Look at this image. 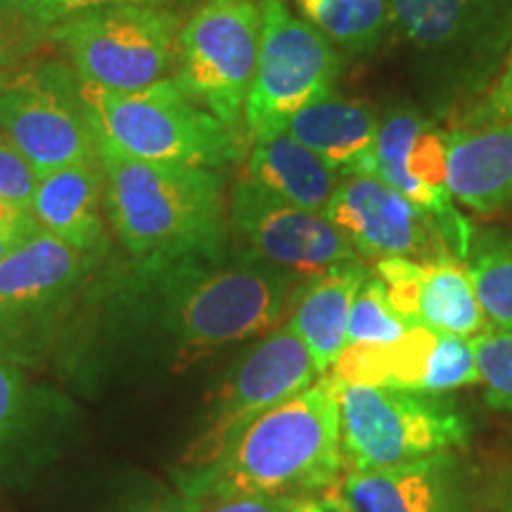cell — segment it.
<instances>
[{
    "label": "cell",
    "instance_id": "74e56055",
    "mask_svg": "<svg viewBox=\"0 0 512 512\" xmlns=\"http://www.w3.org/2000/svg\"><path fill=\"white\" fill-rule=\"evenodd\" d=\"M508 512H512V505H510V510H508Z\"/></svg>",
    "mask_w": 512,
    "mask_h": 512
},
{
    "label": "cell",
    "instance_id": "83f0119b",
    "mask_svg": "<svg viewBox=\"0 0 512 512\" xmlns=\"http://www.w3.org/2000/svg\"><path fill=\"white\" fill-rule=\"evenodd\" d=\"M197 0H17L19 10L29 17L36 29L48 36V31L62 24L64 19L81 15L86 10L105 8V5H147V8L185 10Z\"/></svg>",
    "mask_w": 512,
    "mask_h": 512
},
{
    "label": "cell",
    "instance_id": "ffe728a7",
    "mask_svg": "<svg viewBox=\"0 0 512 512\" xmlns=\"http://www.w3.org/2000/svg\"><path fill=\"white\" fill-rule=\"evenodd\" d=\"M285 131L344 176L375 174L380 121L366 102L328 93L304 107Z\"/></svg>",
    "mask_w": 512,
    "mask_h": 512
},
{
    "label": "cell",
    "instance_id": "7402d4cb",
    "mask_svg": "<svg viewBox=\"0 0 512 512\" xmlns=\"http://www.w3.org/2000/svg\"><path fill=\"white\" fill-rule=\"evenodd\" d=\"M370 271L361 261L344 264L316 275L304 287L287 325L297 332L309 354L325 375L347 349V328L354 294Z\"/></svg>",
    "mask_w": 512,
    "mask_h": 512
},
{
    "label": "cell",
    "instance_id": "603a6c76",
    "mask_svg": "<svg viewBox=\"0 0 512 512\" xmlns=\"http://www.w3.org/2000/svg\"><path fill=\"white\" fill-rule=\"evenodd\" d=\"M484 5L486 0H389V15L415 46L444 48L475 29Z\"/></svg>",
    "mask_w": 512,
    "mask_h": 512
},
{
    "label": "cell",
    "instance_id": "e0dca14e",
    "mask_svg": "<svg viewBox=\"0 0 512 512\" xmlns=\"http://www.w3.org/2000/svg\"><path fill=\"white\" fill-rule=\"evenodd\" d=\"M95 256L38 230L0 261V320L60 302L93 266Z\"/></svg>",
    "mask_w": 512,
    "mask_h": 512
},
{
    "label": "cell",
    "instance_id": "4fadbf2b",
    "mask_svg": "<svg viewBox=\"0 0 512 512\" xmlns=\"http://www.w3.org/2000/svg\"><path fill=\"white\" fill-rule=\"evenodd\" d=\"M375 176L432 214L448 252L465 259L472 247V226L453 204L446 174V143L430 121L413 112L389 114L377 133Z\"/></svg>",
    "mask_w": 512,
    "mask_h": 512
},
{
    "label": "cell",
    "instance_id": "4316f807",
    "mask_svg": "<svg viewBox=\"0 0 512 512\" xmlns=\"http://www.w3.org/2000/svg\"><path fill=\"white\" fill-rule=\"evenodd\" d=\"M470 342L475 349L486 403L496 411L512 415V330H486Z\"/></svg>",
    "mask_w": 512,
    "mask_h": 512
},
{
    "label": "cell",
    "instance_id": "cb8c5ba5",
    "mask_svg": "<svg viewBox=\"0 0 512 512\" xmlns=\"http://www.w3.org/2000/svg\"><path fill=\"white\" fill-rule=\"evenodd\" d=\"M304 19L328 41L347 48H366L382 34L389 0H294Z\"/></svg>",
    "mask_w": 512,
    "mask_h": 512
},
{
    "label": "cell",
    "instance_id": "7c38bea8",
    "mask_svg": "<svg viewBox=\"0 0 512 512\" xmlns=\"http://www.w3.org/2000/svg\"><path fill=\"white\" fill-rule=\"evenodd\" d=\"M325 375L337 382L422 394H444L479 382L470 339L422 325H413L392 344H349Z\"/></svg>",
    "mask_w": 512,
    "mask_h": 512
},
{
    "label": "cell",
    "instance_id": "5b68a950",
    "mask_svg": "<svg viewBox=\"0 0 512 512\" xmlns=\"http://www.w3.org/2000/svg\"><path fill=\"white\" fill-rule=\"evenodd\" d=\"M323 377L337 399L342 456L349 470L415 463L453 453L470 441L465 415L437 394Z\"/></svg>",
    "mask_w": 512,
    "mask_h": 512
},
{
    "label": "cell",
    "instance_id": "5bb4252c",
    "mask_svg": "<svg viewBox=\"0 0 512 512\" xmlns=\"http://www.w3.org/2000/svg\"><path fill=\"white\" fill-rule=\"evenodd\" d=\"M323 214L347 235L358 256L380 261L451 254L437 219L375 174L344 176Z\"/></svg>",
    "mask_w": 512,
    "mask_h": 512
},
{
    "label": "cell",
    "instance_id": "d6986e66",
    "mask_svg": "<svg viewBox=\"0 0 512 512\" xmlns=\"http://www.w3.org/2000/svg\"><path fill=\"white\" fill-rule=\"evenodd\" d=\"M453 200L491 214L512 204V121L444 133Z\"/></svg>",
    "mask_w": 512,
    "mask_h": 512
},
{
    "label": "cell",
    "instance_id": "3957f363",
    "mask_svg": "<svg viewBox=\"0 0 512 512\" xmlns=\"http://www.w3.org/2000/svg\"><path fill=\"white\" fill-rule=\"evenodd\" d=\"M147 268L164 325L188 356L271 330L290 306L299 278L252 249L240 256H183Z\"/></svg>",
    "mask_w": 512,
    "mask_h": 512
},
{
    "label": "cell",
    "instance_id": "d590c367",
    "mask_svg": "<svg viewBox=\"0 0 512 512\" xmlns=\"http://www.w3.org/2000/svg\"><path fill=\"white\" fill-rule=\"evenodd\" d=\"M202 503L195 501L190 496H169V498H159V501H152L143 505V508L133 510V512H200Z\"/></svg>",
    "mask_w": 512,
    "mask_h": 512
},
{
    "label": "cell",
    "instance_id": "e575fe53",
    "mask_svg": "<svg viewBox=\"0 0 512 512\" xmlns=\"http://www.w3.org/2000/svg\"><path fill=\"white\" fill-rule=\"evenodd\" d=\"M41 230L29 209L0 200V233H36Z\"/></svg>",
    "mask_w": 512,
    "mask_h": 512
},
{
    "label": "cell",
    "instance_id": "8fae6325",
    "mask_svg": "<svg viewBox=\"0 0 512 512\" xmlns=\"http://www.w3.org/2000/svg\"><path fill=\"white\" fill-rule=\"evenodd\" d=\"M228 226L254 254L294 275H316L361 256L325 214L297 207L245 176L228 200Z\"/></svg>",
    "mask_w": 512,
    "mask_h": 512
},
{
    "label": "cell",
    "instance_id": "836d02e7",
    "mask_svg": "<svg viewBox=\"0 0 512 512\" xmlns=\"http://www.w3.org/2000/svg\"><path fill=\"white\" fill-rule=\"evenodd\" d=\"M200 512H285L283 503L264 501V498H223V501L204 503Z\"/></svg>",
    "mask_w": 512,
    "mask_h": 512
},
{
    "label": "cell",
    "instance_id": "ba28073f",
    "mask_svg": "<svg viewBox=\"0 0 512 512\" xmlns=\"http://www.w3.org/2000/svg\"><path fill=\"white\" fill-rule=\"evenodd\" d=\"M0 133L38 176L95 157L81 81L57 60H24L0 69Z\"/></svg>",
    "mask_w": 512,
    "mask_h": 512
},
{
    "label": "cell",
    "instance_id": "484cf974",
    "mask_svg": "<svg viewBox=\"0 0 512 512\" xmlns=\"http://www.w3.org/2000/svg\"><path fill=\"white\" fill-rule=\"evenodd\" d=\"M411 328L413 325L401 318L389 302L382 280L370 271L351 302L347 347L349 344H392Z\"/></svg>",
    "mask_w": 512,
    "mask_h": 512
},
{
    "label": "cell",
    "instance_id": "7a4b0ae2",
    "mask_svg": "<svg viewBox=\"0 0 512 512\" xmlns=\"http://www.w3.org/2000/svg\"><path fill=\"white\" fill-rule=\"evenodd\" d=\"M95 138L114 233L147 266L226 252V181L216 169L145 162Z\"/></svg>",
    "mask_w": 512,
    "mask_h": 512
},
{
    "label": "cell",
    "instance_id": "277c9868",
    "mask_svg": "<svg viewBox=\"0 0 512 512\" xmlns=\"http://www.w3.org/2000/svg\"><path fill=\"white\" fill-rule=\"evenodd\" d=\"M98 136L145 162L223 169L242 157L245 138L197 105L174 79L138 93H107L81 86Z\"/></svg>",
    "mask_w": 512,
    "mask_h": 512
},
{
    "label": "cell",
    "instance_id": "f1b7e54d",
    "mask_svg": "<svg viewBox=\"0 0 512 512\" xmlns=\"http://www.w3.org/2000/svg\"><path fill=\"white\" fill-rule=\"evenodd\" d=\"M43 36L46 34L19 10L17 0H0V69L29 60Z\"/></svg>",
    "mask_w": 512,
    "mask_h": 512
},
{
    "label": "cell",
    "instance_id": "2e32d148",
    "mask_svg": "<svg viewBox=\"0 0 512 512\" xmlns=\"http://www.w3.org/2000/svg\"><path fill=\"white\" fill-rule=\"evenodd\" d=\"M335 491L349 512H463L453 453L384 470H347Z\"/></svg>",
    "mask_w": 512,
    "mask_h": 512
},
{
    "label": "cell",
    "instance_id": "1f68e13d",
    "mask_svg": "<svg viewBox=\"0 0 512 512\" xmlns=\"http://www.w3.org/2000/svg\"><path fill=\"white\" fill-rule=\"evenodd\" d=\"M19 408H22V375L0 356V448L15 430Z\"/></svg>",
    "mask_w": 512,
    "mask_h": 512
},
{
    "label": "cell",
    "instance_id": "9c48e42d",
    "mask_svg": "<svg viewBox=\"0 0 512 512\" xmlns=\"http://www.w3.org/2000/svg\"><path fill=\"white\" fill-rule=\"evenodd\" d=\"M261 43L245 105V131L261 140L285 131L304 107L332 93L339 57L332 43L285 0H261Z\"/></svg>",
    "mask_w": 512,
    "mask_h": 512
},
{
    "label": "cell",
    "instance_id": "52a82bcc",
    "mask_svg": "<svg viewBox=\"0 0 512 512\" xmlns=\"http://www.w3.org/2000/svg\"><path fill=\"white\" fill-rule=\"evenodd\" d=\"M261 24V0H204L178 36L174 81L235 133L245 126Z\"/></svg>",
    "mask_w": 512,
    "mask_h": 512
},
{
    "label": "cell",
    "instance_id": "8d00e7d4",
    "mask_svg": "<svg viewBox=\"0 0 512 512\" xmlns=\"http://www.w3.org/2000/svg\"><path fill=\"white\" fill-rule=\"evenodd\" d=\"M36 233H38V230H36ZM31 235H34V233H31ZM31 235L29 233H0V261H3L10 252H15V249L22 245L24 240L31 238Z\"/></svg>",
    "mask_w": 512,
    "mask_h": 512
},
{
    "label": "cell",
    "instance_id": "d4e9b609",
    "mask_svg": "<svg viewBox=\"0 0 512 512\" xmlns=\"http://www.w3.org/2000/svg\"><path fill=\"white\" fill-rule=\"evenodd\" d=\"M479 304L498 330H512V235H486L467 264Z\"/></svg>",
    "mask_w": 512,
    "mask_h": 512
},
{
    "label": "cell",
    "instance_id": "9a60e30c",
    "mask_svg": "<svg viewBox=\"0 0 512 512\" xmlns=\"http://www.w3.org/2000/svg\"><path fill=\"white\" fill-rule=\"evenodd\" d=\"M373 273L387 287L396 313L411 325L467 339L491 330L467 264L458 256H387L375 261Z\"/></svg>",
    "mask_w": 512,
    "mask_h": 512
},
{
    "label": "cell",
    "instance_id": "ac0fdd59",
    "mask_svg": "<svg viewBox=\"0 0 512 512\" xmlns=\"http://www.w3.org/2000/svg\"><path fill=\"white\" fill-rule=\"evenodd\" d=\"M102 200L105 176L98 157H91L38 176L29 211L43 230L95 256L107 245Z\"/></svg>",
    "mask_w": 512,
    "mask_h": 512
},
{
    "label": "cell",
    "instance_id": "4dcf8cb0",
    "mask_svg": "<svg viewBox=\"0 0 512 512\" xmlns=\"http://www.w3.org/2000/svg\"><path fill=\"white\" fill-rule=\"evenodd\" d=\"M498 121H512V55L489 93L465 114V124L470 126L498 124Z\"/></svg>",
    "mask_w": 512,
    "mask_h": 512
},
{
    "label": "cell",
    "instance_id": "d6a6232c",
    "mask_svg": "<svg viewBox=\"0 0 512 512\" xmlns=\"http://www.w3.org/2000/svg\"><path fill=\"white\" fill-rule=\"evenodd\" d=\"M283 508L285 512H349L347 505L342 503V498L337 496L335 486L330 491H323V494L285 501Z\"/></svg>",
    "mask_w": 512,
    "mask_h": 512
},
{
    "label": "cell",
    "instance_id": "44dd1931",
    "mask_svg": "<svg viewBox=\"0 0 512 512\" xmlns=\"http://www.w3.org/2000/svg\"><path fill=\"white\" fill-rule=\"evenodd\" d=\"M247 178L297 207L323 214L344 174L287 131L254 140Z\"/></svg>",
    "mask_w": 512,
    "mask_h": 512
},
{
    "label": "cell",
    "instance_id": "8992f818",
    "mask_svg": "<svg viewBox=\"0 0 512 512\" xmlns=\"http://www.w3.org/2000/svg\"><path fill=\"white\" fill-rule=\"evenodd\" d=\"M183 10L105 5L64 19L48 36L69 55L81 86L138 93L176 67Z\"/></svg>",
    "mask_w": 512,
    "mask_h": 512
},
{
    "label": "cell",
    "instance_id": "6da1fadb",
    "mask_svg": "<svg viewBox=\"0 0 512 512\" xmlns=\"http://www.w3.org/2000/svg\"><path fill=\"white\" fill-rule=\"evenodd\" d=\"M342 470L337 399L320 377L252 422L216 463L176 479L181 494L202 505L223 498L285 503L330 491Z\"/></svg>",
    "mask_w": 512,
    "mask_h": 512
},
{
    "label": "cell",
    "instance_id": "30bf717a",
    "mask_svg": "<svg viewBox=\"0 0 512 512\" xmlns=\"http://www.w3.org/2000/svg\"><path fill=\"white\" fill-rule=\"evenodd\" d=\"M320 370L290 325L271 332L242 358L211 401L202 427L183 453V470L197 472L216 463L230 444L261 415L320 380Z\"/></svg>",
    "mask_w": 512,
    "mask_h": 512
},
{
    "label": "cell",
    "instance_id": "f546056e",
    "mask_svg": "<svg viewBox=\"0 0 512 512\" xmlns=\"http://www.w3.org/2000/svg\"><path fill=\"white\" fill-rule=\"evenodd\" d=\"M38 188V171L8 138L0 133V200L31 209Z\"/></svg>",
    "mask_w": 512,
    "mask_h": 512
}]
</instances>
